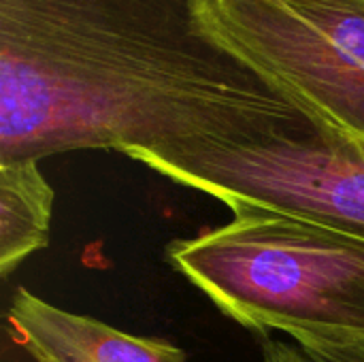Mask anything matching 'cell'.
Listing matches in <instances>:
<instances>
[{
    "label": "cell",
    "instance_id": "cell-7",
    "mask_svg": "<svg viewBox=\"0 0 364 362\" xmlns=\"http://www.w3.org/2000/svg\"><path fill=\"white\" fill-rule=\"evenodd\" d=\"M311 362H364V341H320L303 339L296 344Z\"/></svg>",
    "mask_w": 364,
    "mask_h": 362
},
{
    "label": "cell",
    "instance_id": "cell-8",
    "mask_svg": "<svg viewBox=\"0 0 364 362\" xmlns=\"http://www.w3.org/2000/svg\"><path fill=\"white\" fill-rule=\"evenodd\" d=\"M260 352H262V362H311L305 352L299 346L286 344L282 339L273 337H260Z\"/></svg>",
    "mask_w": 364,
    "mask_h": 362
},
{
    "label": "cell",
    "instance_id": "cell-3",
    "mask_svg": "<svg viewBox=\"0 0 364 362\" xmlns=\"http://www.w3.org/2000/svg\"><path fill=\"white\" fill-rule=\"evenodd\" d=\"M196 13L320 130L364 137V0H196Z\"/></svg>",
    "mask_w": 364,
    "mask_h": 362
},
{
    "label": "cell",
    "instance_id": "cell-6",
    "mask_svg": "<svg viewBox=\"0 0 364 362\" xmlns=\"http://www.w3.org/2000/svg\"><path fill=\"white\" fill-rule=\"evenodd\" d=\"M53 190L38 162L0 164V275L9 277L28 256L47 247Z\"/></svg>",
    "mask_w": 364,
    "mask_h": 362
},
{
    "label": "cell",
    "instance_id": "cell-1",
    "mask_svg": "<svg viewBox=\"0 0 364 362\" xmlns=\"http://www.w3.org/2000/svg\"><path fill=\"white\" fill-rule=\"evenodd\" d=\"M311 132L207 36L196 0H0V164Z\"/></svg>",
    "mask_w": 364,
    "mask_h": 362
},
{
    "label": "cell",
    "instance_id": "cell-4",
    "mask_svg": "<svg viewBox=\"0 0 364 362\" xmlns=\"http://www.w3.org/2000/svg\"><path fill=\"white\" fill-rule=\"evenodd\" d=\"M132 160L224 205H258L364 239V137L271 134Z\"/></svg>",
    "mask_w": 364,
    "mask_h": 362
},
{
    "label": "cell",
    "instance_id": "cell-2",
    "mask_svg": "<svg viewBox=\"0 0 364 362\" xmlns=\"http://www.w3.org/2000/svg\"><path fill=\"white\" fill-rule=\"evenodd\" d=\"M166 247L168 262L230 320L267 337L364 341V239L258 205Z\"/></svg>",
    "mask_w": 364,
    "mask_h": 362
},
{
    "label": "cell",
    "instance_id": "cell-5",
    "mask_svg": "<svg viewBox=\"0 0 364 362\" xmlns=\"http://www.w3.org/2000/svg\"><path fill=\"white\" fill-rule=\"evenodd\" d=\"M6 331L34 362H188L186 352L168 341L122 333L26 288H17L9 303Z\"/></svg>",
    "mask_w": 364,
    "mask_h": 362
}]
</instances>
